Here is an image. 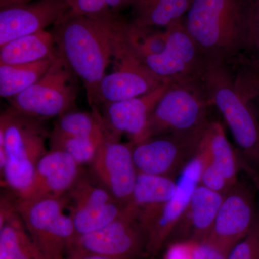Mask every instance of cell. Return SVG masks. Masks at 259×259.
Wrapping results in <instances>:
<instances>
[{
    "mask_svg": "<svg viewBox=\"0 0 259 259\" xmlns=\"http://www.w3.org/2000/svg\"><path fill=\"white\" fill-rule=\"evenodd\" d=\"M127 24L117 15L95 19L67 13L51 30L58 54L82 81L92 110L96 109L99 86Z\"/></svg>",
    "mask_w": 259,
    "mask_h": 259,
    "instance_id": "6da1fadb",
    "label": "cell"
},
{
    "mask_svg": "<svg viewBox=\"0 0 259 259\" xmlns=\"http://www.w3.org/2000/svg\"><path fill=\"white\" fill-rule=\"evenodd\" d=\"M248 0H192L186 30L206 57L230 64L241 55Z\"/></svg>",
    "mask_w": 259,
    "mask_h": 259,
    "instance_id": "7a4b0ae2",
    "label": "cell"
},
{
    "mask_svg": "<svg viewBox=\"0 0 259 259\" xmlns=\"http://www.w3.org/2000/svg\"><path fill=\"white\" fill-rule=\"evenodd\" d=\"M50 133L37 120L10 107L0 117V170L5 185L23 195L31 185Z\"/></svg>",
    "mask_w": 259,
    "mask_h": 259,
    "instance_id": "3957f363",
    "label": "cell"
},
{
    "mask_svg": "<svg viewBox=\"0 0 259 259\" xmlns=\"http://www.w3.org/2000/svg\"><path fill=\"white\" fill-rule=\"evenodd\" d=\"M203 83L211 104L229 127L238 153L258 173L259 120L253 99L236 88L228 65L221 61L207 59Z\"/></svg>",
    "mask_w": 259,
    "mask_h": 259,
    "instance_id": "277c9868",
    "label": "cell"
},
{
    "mask_svg": "<svg viewBox=\"0 0 259 259\" xmlns=\"http://www.w3.org/2000/svg\"><path fill=\"white\" fill-rule=\"evenodd\" d=\"M212 106L203 81L171 83L150 116L144 140L169 134H192L208 125Z\"/></svg>",
    "mask_w": 259,
    "mask_h": 259,
    "instance_id": "5b68a950",
    "label": "cell"
},
{
    "mask_svg": "<svg viewBox=\"0 0 259 259\" xmlns=\"http://www.w3.org/2000/svg\"><path fill=\"white\" fill-rule=\"evenodd\" d=\"M15 209L32 240L49 259H65L76 237L66 197L18 198Z\"/></svg>",
    "mask_w": 259,
    "mask_h": 259,
    "instance_id": "8992f818",
    "label": "cell"
},
{
    "mask_svg": "<svg viewBox=\"0 0 259 259\" xmlns=\"http://www.w3.org/2000/svg\"><path fill=\"white\" fill-rule=\"evenodd\" d=\"M78 79L58 54L47 72L36 83L8 100L10 107L42 121L60 117L75 106Z\"/></svg>",
    "mask_w": 259,
    "mask_h": 259,
    "instance_id": "52a82bcc",
    "label": "cell"
},
{
    "mask_svg": "<svg viewBox=\"0 0 259 259\" xmlns=\"http://www.w3.org/2000/svg\"><path fill=\"white\" fill-rule=\"evenodd\" d=\"M129 25L116 44L111 63L113 70L100 83L95 110L105 104L142 96L167 83L155 76L135 52L128 40Z\"/></svg>",
    "mask_w": 259,
    "mask_h": 259,
    "instance_id": "ba28073f",
    "label": "cell"
},
{
    "mask_svg": "<svg viewBox=\"0 0 259 259\" xmlns=\"http://www.w3.org/2000/svg\"><path fill=\"white\" fill-rule=\"evenodd\" d=\"M146 248V235L127 207L120 218L96 231L75 238L68 258L99 255L112 259H134Z\"/></svg>",
    "mask_w": 259,
    "mask_h": 259,
    "instance_id": "9c48e42d",
    "label": "cell"
},
{
    "mask_svg": "<svg viewBox=\"0 0 259 259\" xmlns=\"http://www.w3.org/2000/svg\"><path fill=\"white\" fill-rule=\"evenodd\" d=\"M166 45L141 61L163 82L203 81L207 58L186 30L183 20L167 28Z\"/></svg>",
    "mask_w": 259,
    "mask_h": 259,
    "instance_id": "30bf717a",
    "label": "cell"
},
{
    "mask_svg": "<svg viewBox=\"0 0 259 259\" xmlns=\"http://www.w3.org/2000/svg\"><path fill=\"white\" fill-rule=\"evenodd\" d=\"M205 129L192 134L160 135L134 144L138 172L175 179L195 156Z\"/></svg>",
    "mask_w": 259,
    "mask_h": 259,
    "instance_id": "8fae6325",
    "label": "cell"
},
{
    "mask_svg": "<svg viewBox=\"0 0 259 259\" xmlns=\"http://www.w3.org/2000/svg\"><path fill=\"white\" fill-rule=\"evenodd\" d=\"M66 197L76 236L106 226L127 208L94 179L81 174Z\"/></svg>",
    "mask_w": 259,
    "mask_h": 259,
    "instance_id": "7c38bea8",
    "label": "cell"
},
{
    "mask_svg": "<svg viewBox=\"0 0 259 259\" xmlns=\"http://www.w3.org/2000/svg\"><path fill=\"white\" fill-rule=\"evenodd\" d=\"M134 144L105 140L90 163L93 179L121 204L127 207L132 199L138 174L133 156Z\"/></svg>",
    "mask_w": 259,
    "mask_h": 259,
    "instance_id": "4fadbf2b",
    "label": "cell"
},
{
    "mask_svg": "<svg viewBox=\"0 0 259 259\" xmlns=\"http://www.w3.org/2000/svg\"><path fill=\"white\" fill-rule=\"evenodd\" d=\"M258 212L253 192L238 181L225 194L207 239L231 251L249 233Z\"/></svg>",
    "mask_w": 259,
    "mask_h": 259,
    "instance_id": "5bb4252c",
    "label": "cell"
},
{
    "mask_svg": "<svg viewBox=\"0 0 259 259\" xmlns=\"http://www.w3.org/2000/svg\"><path fill=\"white\" fill-rule=\"evenodd\" d=\"M171 83H164L146 95L102 105L99 109L107 139L120 141L125 134L132 144L143 141L150 116Z\"/></svg>",
    "mask_w": 259,
    "mask_h": 259,
    "instance_id": "9a60e30c",
    "label": "cell"
},
{
    "mask_svg": "<svg viewBox=\"0 0 259 259\" xmlns=\"http://www.w3.org/2000/svg\"><path fill=\"white\" fill-rule=\"evenodd\" d=\"M202 168V156L197 151L178 175L175 194L146 231V249L150 254H156L175 231L199 185Z\"/></svg>",
    "mask_w": 259,
    "mask_h": 259,
    "instance_id": "2e32d148",
    "label": "cell"
},
{
    "mask_svg": "<svg viewBox=\"0 0 259 259\" xmlns=\"http://www.w3.org/2000/svg\"><path fill=\"white\" fill-rule=\"evenodd\" d=\"M66 0H33L0 9V47L18 37L45 30L64 18Z\"/></svg>",
    "mask_w": 259,
    "mask_h": 259,
    "instance_id": "e0dca14e",
    "label": "cell"
},
{
    "mask_svg": "<svg viewBox=\"0 0 259 259\" xmlns=\"http://www.w3.org/2000/svg\"><path fill=\"white\" fill-rule=\"evenodd\" d=\"M80 167L67 153L50 149L37 163L31 185L18 198L66 197L81 174Z\"/></svg>",
    "mask_w": 259,
    "mask_h": 259,
    "instance_id": "ac0fdd59",
    "label": "cell"
},
{
    "mask_svg": "<svg viewBox=\"0 0 259 259\" xmlns=\"http://www.w3.org/2000/svg\"><path fill=\"white\" fill-rule=\"evenodd\" d=\"M176 186L171 177L138 174L128 207L145 235L175 194Z\"/></svg>",
    "mask_w": 259,
    "mask_h": 259,
    "instance_id": "d6986e66",
    "label": "cell"
},
{
    "mask_svg": "<svg viewBox=\"0 0 259 259\" xmlns=\"http://www.w3.org/2000/svg\"><path fill=\"white\" fill-rule=\"evenodd\" d=\"M224 195L199 185L173 233L177 232L181 241L197 243L207 239Z\"/></svg>",
    "mask_w": 259,
    "mask_h": 259,
    "instance_id": "ffe728a7",
    "label": "cell"
},
{
    "mask_svg": "<svg viewBox=\"0 0 259 259\" xmlns=\"http://www.w3.org/2000/svg\"><path fill=\"white\" fill-rule=\"evenodd\" d=\"M0 259H49L32 240L15 206L2 200Z\"/></svg>",
    "mask_w": 259,
    "mask_h": 259,
    "instance_id": "44dd1931",
    "label": "cell"
},
{
    "mask_svg": "<svg viewBox=\"0 0 259 259\" xmlns=\"http://www.w3.org/2000/svg\"><path fill=\"white\" fill-rule=\"evenodd\" d=\"M198 151L204 159L222 172L232 185H236L238 182V172L242 169L243 158L228 141L219 121L209 122L201 139Z\"/></svg>",
    "mask_w": 259,
    "mask_h": 259,
    "instance_id": "7402d4cb",
    "label": "cell"
},
{
    "mask_svg": "<svg viewBox=\"0 0 259 259\" xmlns=\"http://www.w3.org/2000/svg\"><path fill=\"white\" fill-rule=\"evenodd\" d=\"M192 0H134L131 25L139 29L167 28L182 21Z\"/></svg>",
    "mask_w": 259,
    "mask_h": 259,
    "instance_id": "603a6c76",
    "label": "cell"
},
{
    "mask_svg": "<svg viewBox=\"0 0 259 259\" xmlns=\"http://www.w3.org/2000/svg\"><path fill=\"white\" fill-rule=\"evenodd\" d=\"M58 54L52 31H42L10 40L0 47V64H32Z\"/></svg>",
    "mask_w": 259,
    "mask_h": 259,
    "instance_id": "cb8c5ba5",
    "label": "cell"
},
{
    "mask_svg": "<svg viewBox=\"0 0 259 259\" xmlns=\"http://www.w3.org/2000/svg\"><path fill=\"white\" fill-rule=\"evenodd\" d=\"M57 56L32 64H0V96L8 100L36 83Z\"/></svg>",
    "mask_w": 259,
    "mask_h": 259,
    "instance_id": "d4e9b609",
    "label": "cell"
},
{
    "mask_svg": "<svg viewBox=\"0 0 259 259\" xmlns=\"http://www.w3.org/2000/svg\"><path fill=\"white\" fill-rule=\"evenodd\" d=\"M52 132L73 137L106 136L103 120L97 110L90 112L71 110L66 112L57 117Z\"/></svg>",
    "mask_w": 259,
    "mask_h": 259,
    "instance_id": "484cf974",
    "label": "cell"
},
{
    "mask_svg": "<svg viewBox=\"0 0 259 259\" xmlns=\"http://www.w3.org/2000/svg\"><path fill=\"white\" fill-rule=\"evenodd\" d=\"M49 139L50 149L64 151L82 166L92 163L107 136L101 135L93 137H73L51 131Z\"/></svg>",
    "mask_w": 259,
    "mask_h": 259,
    "instance_id": "4316f807",
    "label": "cell"
},
{
    "mask_svg": "<svg viewBox=\"0 0 259 259\" xmlns=\"http://www.w3.org/2000/svg\"><path fill=\"white\" fill-rule=\"evenodd\" d=\"M240 60L259 65V0H248L244 45Z\"/></svg>",
    "mask_w": 259,
    "mask_h": 259,
    "instance_id": "83f0119b",
    "label": "cell"
},
{
    "mask_svg": "<svg viewBox=\"0 0 259 259\" xmlns=\"http://www.w3.org/2000/svg\"><path fill=\"white\" fill-rule=\"evenodd\" d=\"M70 14L95 19L113 18L116 14L110 10L106 0H66Z\"/></svg>",
    "mask_w": 259,
    "mask_h": 259,
    "instance_id": "f1b7e54d",
    "label": "cell"
},
{
    "mask_svg": "<svg viewBox=\"0 0 259 259\" xmlns=\"http://www.w3.org/2000/svg\"><path fill=\"white\" fill-rule=\"evenodd\" d=\"M228 259H259L258 212L249 233L232 248Z\"/></svg>",
    "mask_w": 259,
    "mask_h": 259,
    "instance_id": "f546056e",
    "label": "cell"
},
{
    "mask_svg": "<svg viewBox=\"0 0 259 259\" xmlns=\"http://www.w3.org/2000/svg\"><path fill=\"white\" fill-rule=\"evenodd\" d=\"M200 155L202 158V168L199 185L218 193L226 194L234 185L230 183L222 172L204 159L201 153Z\"/></svg>",
    "mask_w": 259,
    "mask_h": 259,
    "instance_id": "4dcf8cb0",
    "label": "cell"
},
{
    "mask_svg": "<svg viewBox=\"0 0 259 259\" xmlns=\"http://www.w3.org/2000/svg\"><path fill=\"white\" fill-rule=\"evenodd\" d=\"M229 250L209 239L194 243L193 259H228Z\"/></svg>",
    "mask_w": 259,
    "mask_h": 259,
    "instance_id": "1f68e13d",
    "label": "cell"
},
{
    "mask_svg": "<svg viewBox=\"0 0 259 259\" xmlns=\"http://www.w3.org/2000/svg\"><path fill=\"white\" fill-rule=\"evenodd\" d=\"M194 243L177 241L170 245L164 259H193Z\"/></svg>",
    "mask_w": 259,
    "mask_h": 259,
    "instance_id": "d6a6232c",
    "label": "cell"
},
{
    "mask_svg": "<svg viewBox=\"0 0 259 259\" xmlns=\"http://www.w3.org/2000/svg\"><path fill=\"white\" fill-rule=\"evenodd\" d=\"M110 10L117 14L121 10L132 6L134 0H106Z\"/></svg>",
    "mask_w": 259,
    "mask_h": 259,
    "instance_id": "836d02e7",
    "label": "cell"
},
{
    "mask_svg": "<svg viewBox=\"0 0 259 259\" xmlns=\"http://www.w3.org/2000/svg\"><path fill=\"white\" fill-rule=\"evenodd\" d=\"M242 169L244 170L245 173L248 175L253 181V183L256 187L257 190H258L259 194V174L258 172L255 171L254 169L251 168L250 166H248L245 162H243L242 164ZM259 216V211H258Z\"/></svg>",
    "mask_w": 259,
    "mask_h": 259,
    "instance_id": "e575fe53",
    "label": "cell"
},
{
    "mask_svg": "<svg viewBox=\"0 0 259 259\" xmlns=\"http://www.w3.org/2000/svg\"><path fill=\"white\" fill-rule=\"evenodd\" d=\"M22 4V0H0V9L7 7Z\"/></svg>",
    "mask_w": 259,
    "mask_h": 259,
    "instance_id": "d590c367",
    "label": "cell"
},
{
    "mask_svg": "<svg viewBox=\"0 0 259 259\" xmlns=\"http://www.w3.org/2000/svg\"><path fill=\"white\" fill-rule=\"evenodd\" d=\"M65 259H112L105 258V257L99 256V255H86V256L79 257V258H66Z\"/></svg>",
    "mask_w": 259,
    "mask_h": 259,
    "instance_id": "8d00e7d4",
    "label": "cell"
},
{
    "mask_svg": "<svg viewBox=\"0 0 259 259\" xmlns=\"http://www.w3.org/2000/svg\"><path fill=\"white\" fill-rule=\"evenodd\" d=\"M253 102L255 109H258V110H259V92L258 94H257L256 96L253 99Z\"/></svg>",
    "mask_w": 259,
    "mask_h": 259,
    "instance_id": "74e56055",
    "label": "cell"
},
{
    "mask_svg": "<svg viewBox=\"0 0 259 259\" xmlns=\"http://www.w3.org/2000/svg\"><path fill=\"white\" fill-rule=\"evenodd\" d=\"M242 62H243V61H242ZM243 63H245V62H243ZM245 64H246V63H245ZM246 64L249 65V66H252V67L255 68V69H257L259 70V65H251V64Z\"/></svg>",
    "mask_w": 259,
    "mask_h": 259,
    "instance_id": "f35d334b",
    "label": "cell"
},
{
    "mask_svg": "<svg viewBox=\"0 0 259 259\" xmlns=\"http://www.w3.org/2000/svg\"><path fill=\"white\" fill-rule=\"evenodd\" d=\"M33 1V0H23L22 1V4H25V3H30V2Z\"/></svg>",
    "mask_w": 259,
    "mask_h": 259,
    "instance_id": "ab89813d",
    "label": "cell"
}]
</instances>
